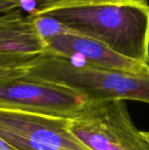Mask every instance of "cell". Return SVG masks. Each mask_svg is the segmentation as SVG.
Segmentation results:
<instances>
[{"instance_id": "1", "label": "cell", "mask_w": 149, "mask_h": 150, "mask_svg": "<svg viewBox=\"0 0 149 150\" xmlns=\"http://www.w3.org/2000/svg\"><path fill=\"white\" fill-rule=\"evenodd\" d=\"M29 15L51 18L68 32L149 64L147 0H47Z\"/></svg>"}, {"instance_id": "2", "label": "cell", "mask_w": 149, "mask_h": 150, "mask_svg": "<svg viewBox=\"0 0 149 150\" xmlns=\"http://www.w3.org/2000/svg\"><path fill=\"white\" fill-rule=\"evenodd\" d=\"M24 70L25 76L75 91L89 103L134 100L149 104V72L133 73L79 64L49 54L35 58Z\"/></svg>"}, {"instance_id": "3", "label": "cell", "mask_w": 149, "mask_h": 150, "mask_svg": "<svg viewBox=\"0 0 149 150\" xmlns=\"http://www.w3.org/2000/svg\"><path fill=\"white\" fill-rule=\"evenodd\" d=\"M68 128L91 150H149L125 100L88 103L76 117L68 120Z\"/></svg>"}, {"instance_id": "4", "label": "cell", "mask_w": 149, "mask_h": 150, "mask_svg": "<svg viewBox=\"0 0 149 150\" xmlns=\"http://www.w3.org/2000/svg\"><path fill=\"white\" fill-rule=\"evenodd\" d=\"M0 137L17 150H91L68 128V120L0 108Z\"/></svg>"}, {"instance_id": "5", "label": "cell", "mask_w": 149, "mask_h": 150, "mask_svg": "<svg viewBox=\"0 0 149 150\" xmlns=\"http://www.w3.org/2000/svg\"><path fill=\"white\" fill-rule=\"evenodd\" d=\"M80 93L25 76L0 83V108L73 119L88 105Z\"/></svg>"}, {"instance_id": "6", "label": "cell", "mask_w": 149, "mask_h": 150, "mask_svg": "<svg viewBox=\"0 0 149 150\" xmlns=\"http://www.w3.org/2000/svg\"><path fill=\"white\" fill-rule=\"evenodd\" d=\"M39 31L47 45V54L83 62L98 68L133 73H148L149 64L126 58L89 38L68 32L45 17L36 18Z\"/></svg>"}, {"instance_id": "7", "label": "cell", "mask_w": 149, "mask_h": 150, "mask_svg": "<svg viewBox=\"0 0 149 150\" xmlns=\"http://www.w3.org/2000/svg\"><path fill=\"white\" fill-rule=\"evenodd\" d=\"M47 54V45L36 19L19 8L0 14V67L23 69Z\"/></svg>"}, {"instance_id": "8", "label": "cell", "mask_w": 149, "mask_h": 150, "mask_svg": "<svg viewBox=\"0 0 149 150\" xmlns=\"http://www.w3.org/2000/svg\"><path fill=\"white\" fill-rule=\"evenodd\" d=\"M25 75V72L23 69H10L0 67V83L10 79L20 77Z\"/></svg>"}, {"instance_id": "9", "label": "cell", "mask_w": 149, "mask_h": 150, "mask_svg": "<svg viewBox=\"0 0 149 150\" xmlns=\"http://www.w3.org/2000/svg\"><path fill=\"white\" fill-rule=\"evenodd\" d=\"M22 8L21 0H0V14Z\"/></svg>"}, {"instance_id": "10", "label": "cell", "mask_w": 149, "mask_h": 150, "mask_svg": "<svg viewBox=\"0 0 149 150\" xmlns=\"http://www.w3.org/2000/svg\"><path fill=\"white\" fill-rule=\"evenodd\" d=\"M47 0H21L22 3V8L25 9L28 11V14L32 13L35 8L40 4L41 3H44Z\"/></svg>"}, {"instance_id": "11", "label": "cell", "mask_w": 149, "mask_h": 150, "mask_svg": "<svg viewBox=\"0 0 149 150\" xmlns=\"http://www.w3.org/2000/svg\"><path fill=\"white\" fill-rule=\"evenodd\" d=\"M0 150H17L0 137Z\"/></svg>"}, {"instance_id": "12", "label": "cell", "mask_w": 149, "mask_h": 150, "mask_svg": "<svg viewBox=\"0 0 149 150\" xmlns=\"http://www.w3.org/2000/svg\"><path fill=\"white\" fill-rule=\"evenodd\" d=\"M141 134L143 136V138L147 141V142L149 144V132H141Z\"/></svg>"}]
</instances>
